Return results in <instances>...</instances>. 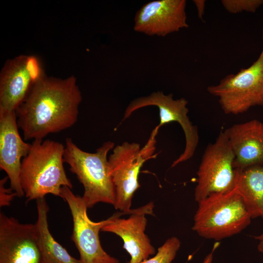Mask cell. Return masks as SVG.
<instances>
[{"label": "cell", "mask_w": 263, "mask_h": 263, "mask_svg": "<svg viewBox=\"0 0 263 263\" xmlns=\"http://www.w3.org/2000/svg\"><path fill=\"white\" fill-rule=\"evenodd\" d=\"M81 101L75 76L65 79L44 76L16 111L24 139L42 140L72 127L77 121Z\"/></svg>", "instance_id": "obj_1"}, {"label": "cell", "mask_w": 263, "mask_h": 263, "mask_svg": "<svg viewBox=\"0 0 263 263\" xmlns=\"http://www.w3.org/2000/svg\"><path fill=\"white\" fill-rule=\"evenodd\" d=\"M225 130L235 155V169L263 164V122L253 119Z\"/></svg>", "instance_id": "obj_15"}, {"label": "cell", "mask_w": 263, "mask_h": 263, "mask_svg": "<svg viewBox=\"0 0 263 263\" xmlns=\"http://www.w3.org/2000/svg\"><path fill=\"white\" fill-rule=\"evenodd\" d=\"M154 207L153 203L150 202L130 212L115 213L109 218L108 223L101 230L122 239L123 247L131 257L130 263H141L156 253L145 233L147 224L146 215H153Z\"/></svg>", "instance_id": "obj_11"}, {"label": "cell", "mask_w": 263, "mask_h": 263, "mask_svg": "<svg viewBox=\"0 0 263 263\" xmlns=\"http://www.w3.org/2000/svg\"><path fill=\"white\" fill-rule=\"evenodd\" d=\"M45 75L37 56L20 55L7 60L0 73V113L16 112L34 85Z\"/></svg>", "instance_id": "obj_9"}, {"label": "cell", "mask_w": 263, "mask_h": 263, "mask_svg": "<svg viewBox=\"0 0 263 263\" xmlns=\"http://www.w3.org/2000/svg\"><path fill=\"white\" fill-rule=\"evenodd\" d=\"M181 245L179 239L171 237L157 249L154 256L141 263H171L175 259Z\"/></svg>", "instance_id": "obj_18"}, {"label": "cell", "mask_w": 263, "mask_h": 263, "mask_svg": "<svg viewBox=\"0 0 263 263\" xmlns=\"http://www.w3.org/2000/svg\"><path fill=\"white\" fill-rule=\"evenodd\" d=\"M221 3L225 10L231 14L254 13L263 4V0H222Z\"/></svg>", "instance_id": "obj_19"}, {"label": "cell", "mask_w": 263, "mask_h": 263, "mask_svg": "<svg viewBox=\"0 0 263 263\" xmlns=\"http://www.w3.org/2000/svg\"><path fill=\"white\" fill-rule=\"evenodd\" d=\"M114 146L113 142L107 141L90 153L80 149L71 138L65 140L64 162L82 185V198L88 208L99 203L114 204L115 190L107 157Z\"/></svg>", "instance_id": "obj_3"}, {"label": "cell", "mask_w": 263, "mask_h": 263, "mask_svg": "<svg viewBox=\"0 0 263 263\" xmlns=\"http://www.w3.org/2000/svg\"><path fill=\"white\" fill-rule=\"evenodd\" d=\"M234 159L226 132L221 131L215 141L207 146L202 157L194 189L197 203L213 194L235 188L237 170L234 167Z\"/></svg>", "instance_id": "obj_7"}, {"label": "cell", "mask_w": 263, "mask_h": 263, "mask_svg": "<svg viewBox=\"0 0 263 263\" xmlns=\"http://www.w3.org/2000/svg\"><path fill=\"white\" fill-rule=\"evenodd\" d=\"M0 263H45L35 224L0 213Z\"/></svg>", "instance_id": "obj_12"}, {"label": "cell", "mask_w": 263, "mask_h": 263, "mask_svg": "<svg viewBox=\"0 0 263 263\" xmlns=\"http://www.w3.org/2000/svg\"><path fill=\"white\" fill-rule=\"evenodd\" d=\"M193 2L196 6L198 17L201 20H203L206 1L204 0H194Z\"/></svg>", "instance_id": "obj_21"}, {"label": "cell", "mask_w": 263, "mask_h": 263, "mask_svg": "<svg viewBox=\"0 0 263 263\" xmlns=\"http://www.w3.org/2000/svg\"><path fill=\"white\" fill-rule=\"evenodd\" d=\"M18 129L16 112L0 113V168L7 174L10 188L21 197L24 195L20 180L21 163L31 144L24 142Z\"/></svg>", "instance_id": "obj_14"}, {"label": "cell", "mask_w": 263, "mask_h": 263, "mask_svg": "<svg viewBox=\"0 0 263 263\" xmlns=\"http://www.w3.org/2000/svg\"><path fill=\"white\" fill-rule=\"evenodd\" d=\"M237 170L236 187L252 218H263V164Z\"/></svg>", "instance_id": "obj_17"}, {"label": "cell", "mask_w": 263, "mask_h": 263, "mask_svg": "<svg viewBox=\"0 0 263 263\" xmlns=\"http://www.w3.org/2000/svg\"><path fill=\"white\" fill-rule=\"evenodd\" d=\"M36 201L37 220L35 225L45 263H82L80 259L72 256L51 234L48 222L49 206L45 198Z\"/></svg>", "instance_id": "obj_16"}, {"label": "cell", "mask_w": 263, "mask_h": 263, "mask_svg": "<svg viewBox=\"0 0 263 263\" xmlns=\"http://www.w3.org/2000/svg\"><path fill=\"white\" fill-rule=\"evenodd\" d=\"M262 41V52L249 67L225 76L217 85L207 87V92L218 98L225 113L239 114L253 106H263V28Z\"/></svg>", "instance_id": "obj_6"}, {"label": "cell", "mask_w": 263, "mask_h": 263, "mask_svg": "<svg viewBox=\"0 0 263 263\" xmlns=\"http://www.w3.org/2000/svg\"><path fill=\"white\" fill-rule=\"evenodd\" d=\"M159 128L151 132L145 145L140 147L137 143L124 142L117 145L109 156L110 174L115 190L114 208L121 211L130 212L133 195L140 187L138 180L141 168L148 160L154 158L156 136Z\"/></svg>", "instance_id": "obj_5"}, {"label": "cell", "mask_w": 263, "mask_h": 263, "mask_svg": "<svg viewBox=\"0 0 263 263\" xmlns=\"http://www.w3.org/2000/svg\"><path fill=\"white\" fill-rule=\"evenodd\" d=\"M8 177L6 176L0 181V207H8L14 197L17 196L15 192H12V190L5 187Z\"/></svg>", "instance_id": "obj_20"}, {"label": "cell", "mask_w": 263, "mask_h": 263, "mask_svg": "<svg viewBox=\"0 0 263 263\" xmlns=\"http://www.w3.org/2000/svg\"><path fill=\"white\" fill-rule=\"evenodd\" d=\"M198 204L192 228L206 239L219 241L237 234L252 219L236 187L210 195Z\"/></svg>", "instance_id": "obj_4"}, {"label": "cell", "mask_w": 263, "mask_h": 263, "mask_svg": "<svg viewBox=\"0 0 263 263\" xmlns=\"http://www.w3.org/2000/svg\"><path fill=\"white\" fill-rule=\"evenodd\" d=\"M185 0H157L143 5L136 13L133 30L164 37L188 27Z\"/></svg>", "instance_id": "obj_13"}, {"label": "cell", "mask_w": 263, "mask_h": 263, "mask_svg": "<svg viewBox=\"0 0 263 263\" xmlns=\"http://www.w3.org/2000/svg\"><path fill=\"white\" fill-rule=\"evenodd\" d=\"M219 245V242H216L213 246V248L211 252L208 255H207L206 257L205 258L202 263H212L213 260V255L215 249L218 247Z\"/></svg>", "instance_id": "obj_22"}, {"label": "cell", "mask_w": 263, "mask_h": 263, "mask_svg": "<svg viewBox=\"0 0 263 263\" xmlns=\"http://www.w3.org/2000/svg\"><path fill=\"white\" fill-rule=\"evenodd\" d=\"M65 146L50 140H35L22 160L20 180L26 202L45 198L47 194L61 197V190L73 184L64 168Z\"/></svg>", "instance_id": "obj_2"}, {"label": "cell", "mask_w": 263, "mask_h": 263, "mask_svg": "<svg viewBox=\"0 0 263 263\" xmlns=\"http://www.w3.org/2000/svg\"><path fill=\"white\" fill-rule=\"evenodd\" d=\"M67 186L61 190V198L68 204L72 216L73 228L71 239L77 249L82 263H120L118 259L108 254L102 248L99 231L109 218L99 222L90 219L88 207L82 196L75 195Z\"/></svg>", "instance_id": "obj_8"}, {"label": "cell", "mask_w": 263, "mask_h": 263, "mask_svg": "<svg viewBox=\"0 0 263 263\" xmlns=\"http://www.w3.org/2000/svg\"><path fill=\"white\" fill-rule=\"evenodd\" d=\"M254 238L259 241V243L258 245V250L260 252L263 253V233L261 235L256 236Z\"/></svg>", "instance_id": "obj_23"}, {"label": "cell", "mask_w": 263, "mask_h": 263, "mask_svg": "<svg viewBox=\"0 0 263 263\" xmlns=\"http://www.w3.org/2000/svg\"><path fill=\"white\" fill-rule=\"evenodd\" d=\"M188 100L184 98L173 99L172 94H165L163 92H153L149 95L131 101L125 110L122 121L139 109L155 106L159 111L160 122L157 126L159 128L170 122H177L184 131L186 144L184 151L173 162L171 166L173 168L191 158L199 143L198 127L193 125L188 115Z\"/></svg>", "instance_id": "obj_10"}]
</instances>
